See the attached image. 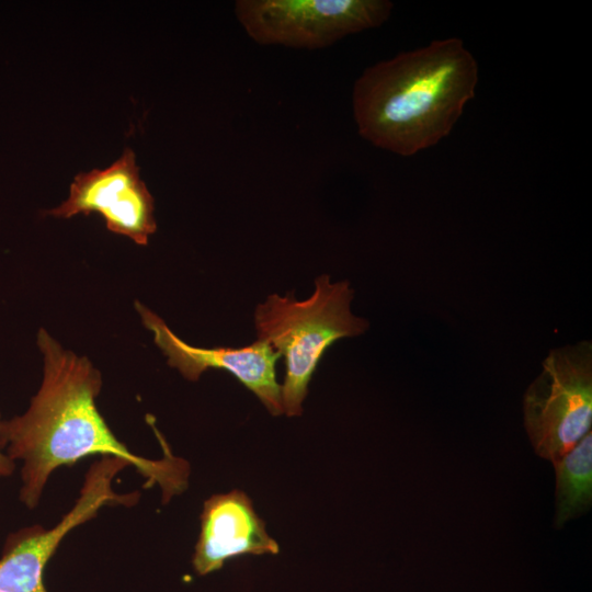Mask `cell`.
Masks as SVG:
<instances>
[{
	"label": "cell",
	"instance_id": "2",
	"mask_svg": "<svg viewBox=\"0 0 592 592\" xmlns=\"http://www.w3.org/2000/svg\"><path fill=\"white\" fill-rule=\"evenodd\" d=\"M478 65L459 38L434 41L365 69L353 88L357 132L412 156L448 136L475 96Z\"/></svg>",
	"mask_w": 592,
	"mask_h": 592
},
{
	"label": "cell",
	"instance_id": "10",
	"mask_svg": "<svg viewBox=\"0 0 592 592\" xmlns=\"http://www.w3.org/2000/svg\"><path fill=\"white\" fill-rule=\"evenodd\" d=\"M553 466L556 474L553 526L560 530L592 506V431Z\"/></svg>",
	"mask_w": 592,
	"mask_h": 592
},
{
	"label": "cell",
	"instance_id": "7",
	"mask_svg": "<svg viewBox=\"0 0 592 592\" xmlns=\"http://www.w3.org/2000/svg\"><path fill=\"white\" fill-rule=\"evenodd\" d=\"M93 212L104 217L110 231L129 237L137 244H147L157 230L153 197L140 178L130 148L105 169L78 173L68 198L47 213L70 218Z\"/></svg>",
	"mask_w": 592,
	"mask_h": 592
},
{
	"label": "cell",
	"instance_id": "4",
	"mask_svg": "<svg viewBox=\"0 0 592 592\" xmlns=\"http://www.w3.org/2000/svg\"><path fill=\"white\" fill-rule=\"evenodd\" d=\"M523 420L535 454L551 464L591 431V341L549 351L524 392Z\"/></svg>",
	"mask_w": 592,
	"mask_h": 592
},
{
	"label": "cell",
	"instance_id": "8",
	"mask_svg": "<svg viewBox=\"0 0 592 592\" xmlns=\"http://www.w3.org/2000/svg\"><path fill=\"white\" fill-rule=\"evenodd\" d=\"M144 325L155 342L183 377L195 382L209 368L225 369L251 390L272 415L284 413L282 388L275 365L281 355L266 342L257 340L242 348H196L175 335L155 312L136 303Z\"/></svg>",
	"mask_w": 592,
	"mask_h": 592
},
{
	"label": "cell",
	"instance_id": "6",
	"mask_svg": "<svg viewBox=\"0 0 592 592\" xmlns=\"http://www.w3.org/2000/svg\"><path fill=\"white\" fill-rule=\"evenodd\" d=\"M127 466L123 458L102 456L87 471L73 506L54 527L33 525L9 534L0 558V592H47L44 569L62 538L95 517L103 506H133L138 501V492L116 493L112 487L115 476Z\"/></svg>",
	"mask_w": 592,
	"mask_h": 592
},
{
	"label": "cell",
	"instance_id": "3",
	"mask_svg": "<svg viewBox=\"0 0 592 592\" xmlns=\"http://www.w3.org/2000/svg\"><path fill=\"white\" fill-rule=\"evenodd\" d=\"M314 283L308 298L272 294L253 314L257 340L270 344L285 360L281 388L288 417L303 413L308 385L327 349L340 339L363 334L369 326L351 310L354 291L348 281L332 283L322 274Z\"/></svg>",
	"mask_w": 592,
	"mask_h": 592
},
{
	"label": "cell",
	"instance_id": "1",
	"mask_svg": "<svg viewBox=\"0 0 592 592\" xmlns=\"http://www.w3.org/2000/svg\"><path fill=\"white\" fill-rule=\"evenodd\" d=\"M37 343L44 355L43 383L25 413L0 420V448L13 462L23 463L21 502L36 508L56 468L90 455L125 459L145 478V488H160L163 503L182 493L189 485V463L173 455L157 431L162 458L132 453L96 408L100 372L87 357L61 348L44 329L38 331Z\"/></svg>",
	"mask_w": 592,
	"mask_h": 592
},
{
	"label": "cell",
	"instance_id": "5",
	"mask_svg": "<svg viewBox=\"0 0 592 592\" xmlns=\"http://www.w3.org/2000/svg\"><path fill=\"white\" fill-rule=\"evenodd\" d=\"M392 7L386 0H239L235 14L259 44L317 49L382 25Z\"/></svg>",
	"mask_w": 592,
	"mask_h": 592
},
{
	"label": "cell",
	"instance_id": "11",
	"mask_svg": "<svg viewBox=\"0 0 592 592\" xmlns=\"http://www.w3.org/2000/svg\"><path fill=\"white\" fill-rule=\"evenodd\" d=\"M14 469H15V462H13L0 448V478L9 477L10 475H12L14 473Z\"/></svg>",
	"mask_w": 592,
	"mask_h": 592
},
{
	"label": "cell",
	"instance_id": "9",
	"mask_svg": "<svg viewBox=\"0 0 592 592\" xmlns=\"http://www.w3.org/2000/svg\"><path fill=\"white\" fill-rule=\"evenodd\" d=\"M278 553L277 542L270 536L243 491L214 494L204 502L201 532L192 557L198 576L220 570L234 557Z\"/></svg>",
	"mask_w": 592,
	"mask_h": 592
}]
</instances>
